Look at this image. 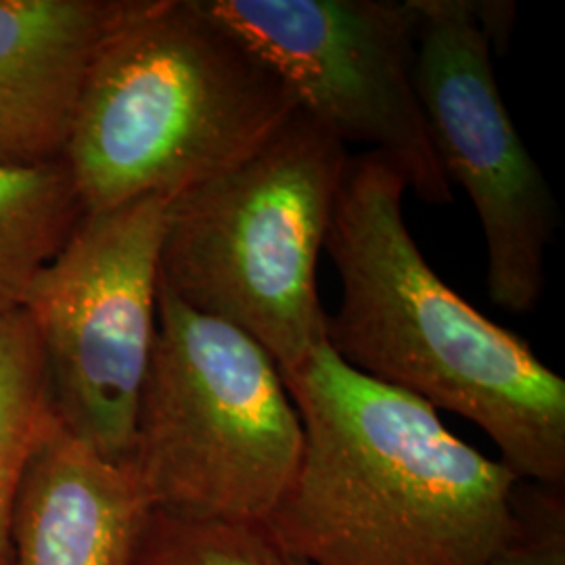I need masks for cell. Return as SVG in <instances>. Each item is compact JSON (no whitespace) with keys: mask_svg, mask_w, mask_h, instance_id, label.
I'll list each match as a JSON object with an SVG mask.
<instances>
[{"mask_svg":"<svg viewBox=\"0 0 565 565\" xmlns=\"http://www.w3.org/2000/svg\"><path fill=\"white\" fill-rule=\"evenodd\" d=\"M302 459L264 530L306 565H488L518 476L319 343L282 375Z\"/></svg>","mask_w":565,"mask_h":565,"instance_id":"6da1fadb","label":"cell"},{"mask_svg":"<svg viewBox=\"0 0 565 565\" xmlns=\"http://www.w3.org/2000/svg\"><path fill=\"white\" fill-rule=\"evenodd\" d=\"M403 177L348 158L324 249L342 300L324 340L343 363L478 425L520 480L565 486V380L425 260L404 221Z\"/></svg>","mask_w":565,"mask_h":565,"instance_id":"7a4b0ae2","label":"cell"},{"mask_svg":"<svg viewBox=\"0 0 565 565\" xmlns=\"http://www.w3.org/2000/svg\"><path fill=\"white\" fill-rule=\"evenodd\" d=\"M296 111L281 78L202 0H128L88 70L61 160L84 214L174 200Z\"/></svg>","mask_w":565,"mask_h":565,"instance_id":"3957f363","label":"cell"},{"mask_svg":"<svg viewBox=\"0 0 565 565\" xmlns=\"http://www.w3.org/2000/svg\"><path fill=\"white\" fill-rule=\"evenodd\" d=\"M348 158L298 109L242 162L168 205L160 282L254 338L281 375L324 340L317 264Z\"/></svg>","mask_w":565,"mask_h":565,"instance_id":"277c9868","label":"cell"},{"mask_svg":"<svg viewBox=\"0 0 565 565\" xmlns=\"http://www.w3.org/2000/svg\"><path fill=\"white\" fill-rule=\"evenodd\" d=\"M302 448L298 408L270 354L160 282L128 459L151 511L264 525L294 482Z\"/></svg>","mask_w":565,"mask_h":565,"instance_id":"5b68a950","label":"cell"},{"mask_svg":"<svg viewBox=\"0 0 565 565\" xmlns=\"http://www.w3.org/2000/svg\"><path fill=\"white\" fill-rule=\"evenodd\" d=\"M168 198L82 214L23 312L41 342L61 425L128 463L158 333Z\"/></svg>","mask_w":565,"mask_h":565,"instance_id":"8992f818","label":"cell"},{"mask_svg":"<svg viewBox=\"0 0 565 565\" xmlns=\"http://www.w3.org/2000/svg\"><path fill=\"white\" fill-rule=\"evenodd\" d=\"M343 145L371 147L406 189L452 202L419 102L413 0H202Z\"/></svg>","mask_w":565,"mask_h":565,"instance_id":"52a82bcc","label":"cell"},{"mask_svg":"<svg viewBox=\"0 0 565 565\" xmlns=\"http://www.w3.org/2000/svg\"><path fill=\"white\" fill-rule=\"evenodd\" d=\"M419 13L415 82L446 181L473 205L492 303L522 317L543 300L546 249L559 203L507 109L492 42L469 0H413Z\"/></svg>","mask_w":565,"mask_h":565,"instance_id":"ba28073f","label":"cell"},{"mask_svg":"<svg viewBox=\"0 0 565 565\" xmlns=\"http://www.w3.org/2000/svg\"><path fill=\"white\" fill-rule=\"evenodd\" d=\"M149 515L130 465L105 459L57 422L11 511L9 565H132Z\"/></svg>","mask_w":565,"mask_h":565,"instance_id":"9c48e42d","label":"cell"},{"mask_svg":"<svg viewBox=\"0 0 565 565\" xmlns=\"http://www.w3.org/2000/svg\"><path fill=\"white\" fill-rule=\"evenodd\" d=\"M128 0H0V162H57Z\"/></svg>","mask_w":565,"mask_h":565,"instance_id":"30bf717a","label":"cell"},{"mask_svg":"<svg viewBox=\"0 0 565 565\" xmlns=\"http://www.w3.org/2000/svg\"><path fill=\"white\" fill-rule=\"evenodd\" d=\"M82 214L63 160L0 162V317L23 308Z\"/></svg>","mask_w":565,"mask_h":565,"instance_id":"8fae6325","label":"cell"},{"mask_svg":"<svg viewBox=\"0 0 565 565\" xmlns=\"http://www.w3.org/2000/svg\"><path fill=\"white\" fill-rule=\"evenodd\" d=\"M57 422L34 327L23 310L0 317V551L23 476Z\"/></svg>","mask_w":565,"mask_h":565,"instance_id":"7c38bea8","label":"cell"},{"mask_svg":"<svg viewBox=\"0 0 565 565\" xmlns=\"http://www.w3.org/2000/svg\"><path fill=\"white\" fill-rule=\"evenodd\" d=\"M132 565H291L264 525L193 522L151 511Z\"/></svg>","mask_w":565,"mask_h":565,"instance_id":"4fadbf2b","label":"cell"},{"mask_svg":"<svg viewBox=\"0 0 565 565\" xmlns=\"http://www.w3.org/2000/svg\"><path fill=\"white\" fill-rule=\"evenodd\" d=\"M488 565H565L564 486L518 480L505 532Z\"/></svg>","mask_w":565,"mask_h":565,"instance_id":"5bb4252c","label":"cell"},{"mask_svg":"<svg viewBox=\"0 0 565 565\" xmlns=\"http://www.w3.org/2000/svg\"><path fill=\"white\" fill-rule=\"evenodd\" d=\"M0 565H9V546L0 551Z\"/></svg>","mask_w":565,"mask_h":565,"instance_id":"9a60e30c","label":"cell"},{"mask_svg":"<svg viewBox=\"0 0 565 565\" xmlns=\"http://www.w3.org/2000/svg\"><path fill=\"white\" fill-rule=\"evenodd\" d=\"M289 564H291V565H306V564H300V562H291V559H289Z\"/></svg>","mask_w":565,"mask_h":565,"instance_id":"2e32d148","label":"cell"}]
</instances>
